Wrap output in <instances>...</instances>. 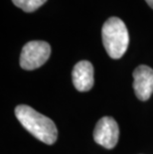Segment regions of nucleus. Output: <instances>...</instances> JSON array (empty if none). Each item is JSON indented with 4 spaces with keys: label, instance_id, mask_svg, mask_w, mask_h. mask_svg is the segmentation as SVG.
I'll list each match as a JSON object with an SVG mask.
<instances>
[{
    "label": "nucleus",
    "instance_id": "0eeeda50",
    "mask_svg": "<svg viewBox=\"0 0 153 154\" xmlns=\"http://www.w3.org/2000/svg\"><path fill=\"white\" fill-rule=\"evenodd\" d=\"M47 0H12L15 6L25 12H34L46 3Z\"/></svg>",
    "mask_w": 153,
    "mask_h": 154
},
{
    "label": "nucleus",
    "instance_id": "f03ea898",
    "mask_svg": "<svg viewBox=\"0 0 153 154\" xmlns=\"http://www.w3.org/2000/svg\"><path fill=\"white\" fill-rule=\"evenodd\" d=\"M102 37L106 53L112 59H120L125 54L129 44V34L121 19H107L103 26Z\"/></svg>",
    "mask_w": 153,
    "mask_h": 154
},
{
    "label": "nucleus",
    "instance_id": "423d86ee",
    "mask_svg": "<svg viewBox=\"0 0 153 154\" xmlns=\"http://www.w3.org/2000/svg\"><path fill=\"white\" fill-rule=\"evenodd\" d=\"M73 84L79 91H87L93 86V67L89 61H80L72 73Z\"/></svg>",
    "mask_w": 153,
    "mask_h": 154
},
{
    "label": "nucleus",
    "instance_id": "20e7f679",
    "mask_svg": "<svg viewBox=\"0 0 153 154\" xmlns=\"http://www.w3.org/2000/svg\"><path fill=\"white\" fill-rule=\"evenodd\" d=\"M118 125L112 117L105 116L97 121L93 130V139L97 144L112 149L118 143Z\"/></svg>",
    "mask_w": 153,
    "mask_h": 154
},
{
    "label": "nucleus",
    "instance_id": "f257e3e1",
    "mask_svg": "<svg viewBox=\"0 0 153 154\" xmlns=\"http://www.w3.org/2000/svg\"><path fill=\"white\" fill-rule=\"evenodd\" d=\"M15 116L24 128L40 141L49 145L56 142L58 137L57 126L49 117L25 104L16 106Z\"/></svg>",
    "mask_w": 153,
    "mask_h": 154
},
{
    "label": "nucleus",
    "instance_id": "7ed1b4c3",
    "mask_svg": "<svg viewBox=\"0 0 153 154\" xmlns=\"http://www.w3.org/2000/svg\"><path fill=\"white\" fill-rule=\"evenodd\" d=\"M51 55V46L45 41H30L22 49L20 66L27 71L40 68L46 63Z\"/></svg>",
    "mask_w": 153,
    "mask_h": 154
},
{
    "label": "nucleus",
    "instance_id": "6e6552de",
    "mask_svg": "<svg viewBox=\"0 0 153 154\" xmlns=\"http://www.w3.org/2000/svg\"><path fill=\"white\" fill-rule=\"evenodd\" d=\"M145 1L147 2V4L153 9V0H145Z\"/></svg>",
    "mask_w": 153,
    "mask_h": 154
},
{
    "label": "nucleus",
    "instance_id": "39448f33",
    "mask_svg": "<svg viewBox=\"0 0 153 154\" xmlns=\"http://www.w3.org/2000/svg\"><path fill=\"white\" fill-rule=\"evenodd\" d=\"M133 88L137 99L147 100L153 94V70L141 65L133 72Z\"/></svg>",
    "mask_w": 153,
    "mask_h": 154
}]
</instances>
